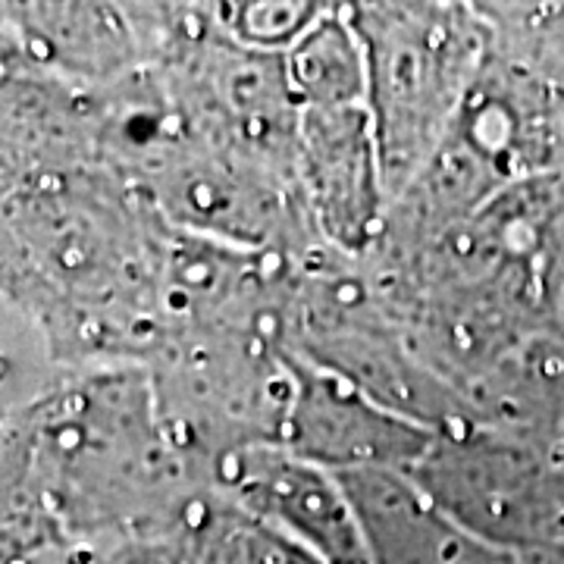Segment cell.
<instances>
[{"instance_id": "6da1fadb", "label": "cell", "mask_w": 564, "mask_h": 564, "mask_svg": "<svg viewBox=\"0 0 564 564\" xmlns=\"http://www.w3.org/2000/svg\"><path fill=\"white\" fill-rule=\"evenodd\" d=\"M361 41L367 110L389 202L421 180L489 57L480 7L355 3L345 7Z\"/></svg>"}, {"instance_id": "7a4b0ae2", "label": "cell", "mask_w": 564, "mask_h": 564, "mask_svg": "<svg viewBox=\"0 0 564 564\" xmlns=\"http://www.w3.org/2000/svg\"><path fill=\"white\" fill-rule=\"evenodd\" d=\"M299 195L323 248L361 261L389 220L383 163L367 101L299 107Z\"/></svg>"}, {"instance_id": "3957f363", "label": "cell", "mask_w": 564, "mask_h": 564, "mask_svg": "<svg viewBox=\"0 0 564 564\" xmlns=\"http://www.w3.org/2000/svg\"><path fill=\"white\" fill-rule=\"evenodd\" d=\"M210 489L302 545L317 564H370L343 477L282 445H251L220 458Z\"/></svg>"}, {"instance_id": "277c9868", "label": "cell", "mask_w": 564, "mask_h": 564, "mask_svg": "<svg viewBox=\"0 0 564 564\" xmlns=\"http://www.w3.org/2000/svg\"><path fill=\"white\" fill-rule=\"evenodd\" d=\"M285 355L292 370V402L280 436L285 452L333 474L370 467L414 470L426 458L440 430L389 411L289 348Z\"/></svg>"}, {"instance_id": "5b68a950", "label": "cell", "mask_w": 564, "mask_h": 564, "mask_svg": "<svg viewBox=\"0 0 564 564\" xmlns=\"http://www.w3.org/2000/svg\"><path fill=\"white\" fill-rule=\"evenodd\" d=\"M339 477L358 511L370 564H524L455 521L411 470L370 467Z\"/></svg>"}, {"instance_id": "8992f818", "label": "cell", "mask_w": 564, "mask_h": 564, "mask_svg": "<svg viewBox=\"0 0 564 564\" xmlns=\"http://www.w3.org/2000/svg\"><path fill=\"white\" fill-rule=\"evenodd\" d=\"M496 22L505 57L564 91V7H499Z\"/></svg>"}, {"instance_id": "52a82bcc", "label": "cell", "mask_w": 564, "mask_h": 564, "mask_svg": "<svg viewBox=\"0 0 564 564\" xmlns=\"http://www.w3.org/2000/svg\"><path fill=\"white\" fill-rule=\"evenodd\" d=\"M226 39L261 54H285L326 13L323 3H210Z\"/></svg>"}, {"instance_id": "ba28073f", "label": "cell", "mask_w": 564, "mask_h": 564, "mask_svg": "<svg viewBox=\"0 0 564 564\" xmlns=\"http://www.w3.org/2000/svg\"><path fill=\"white\" fill-rule=\"evenodd\" d=\"M85 258H88V254H85V248H82V245H66V248L61 251V263L66 267V270H79L82 263H85Z\"/></svg>"}, {"instance_id": "9c48e42d", "label": "cell", "mask_w": 564, "mask_h": 564, "mask_svg": "<svg viewBox=\"0 0 564 564\" xmlns=\"http://www.w3.org/2000/svg\"><path fill=\"white\" fill-rule=\"evenodd\" d=\"M7 373H10V358L0 355V380H7Z\"/></svg>"}, {"instance_id": "30bf717a", "label": "cell", "mask_w": 564, "mask_h": 564, "mask_svg": "<svg viewBox=\"0 0 564 564\" xmlns=\"http://www.w3.org/2000/svg\"><path fill=\"white\" fill-rule=\"evenodd\" d=\"M3 79H7V63L0 61V82H3Z\"/></svg>"}]
</instances>
